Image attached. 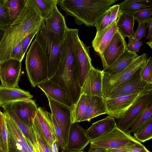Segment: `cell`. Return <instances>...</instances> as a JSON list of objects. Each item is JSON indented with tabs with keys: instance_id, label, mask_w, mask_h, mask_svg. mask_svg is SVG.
Returning <instances> with one entry per match:
<instances>
[{
	"instance_id": "31",
	"label": "cell",
	"mask_w": 152,
	"mask_h": 152,
	"mask_svg": "<svg viewBox=\"0 0 152 152\" xmlns=\"http://www.w3.org/2000/svg\"><path fill=\"white\" fill-rule=\"evenodd\" d=\"M1 106L3 108L4 112H6L15 122L33 147L35 142L33 134L30 129L19 119L8 104L3 105Z\"/></svg>"
},
{
	"instance_id": "52",
	"label": "cell",
	"mask_w": 152,
	"mask_h": 152,
	"mask_svg": "<svg viewBox=\"0 0 152 152\" xmlns=\"http://www.w3.org/2000/svg\"><path fill=\"white\" fill-rule=\"evenodd\" d=\"M6 0H0V6H4L5 5Z\"/></svg>"
},
{
	"instance_id": "24",
	"label": "cell",
	"mask_w": 152,
	"mask_h": 152,
	"mask_svg": "<svg viewBox=\"0 0 152 152\" xmlns=\"http://www.w3.org/2000/svg\"><path fill=\"white\" fill-rule=\"evenodd\" d=\"M107 110L102 97L88 96V102L83 121L90 122L93 118L107 114Z\"/></svg>"
},
{
	"instance_id": "20",
	"label": "cell",
	"mask_w": 152,
	"mask_h": 152,
	"mask_svg": "<svg viewBox=\"0 0 152 152\" xmlns=\"http://www.w3.org/2000/svg\"><path fill=\"white\" fill-rule=\"evenodd\" d=\"M117 127L114 118L108 115L92 123L91 126L86 130V133L92 141L108 134Z\"/></svg>"
},
{
	"instance_id": "40",
	"label": "cell",
	"mask_w": 152,
	"mask_h": 152,
	"mask_svg": "<svg viewBox=\"0 0 152 152\" xmlns=\"http://www.w3.org/2000/svg\"><path fill=\"white\" fill-rule=\"evenodd\" d=\"M52 116L58 148L61 150V152H65L66 151V149L63 141L61 130L58 126L54 117L52 114Z\"/></svg>"
},
{
	"instance_id": "26",
	"label": "cell",
	"mask_w": 152,
	"mask_h": 152,
	"mask_svg": "<svg viewBox=\"0 0 152 152\" xmlns=\"http://www.w3.org/2000/svg\"><path fill=\"white\" fill-rule=\"evenodd\" d=\"M139 73V72L130 81L113 91L107 99L115 98L120 95L142 90L152 86V84H148L140 81Z\"/></svg>"
},
{
	"instance_id": "2",
	"label": "cell",
	"mask_w": 152,
	"mask_h": 152,
	"mask_svg": "<svg viewBox=\"0 0 152 152\" xmlns=\"http://www.w3.org/2000/svg\"><path fill=\"white\" fill-rule=\"evenodd\" d=\"M75 37L72 35L65 36L58 69L50 79L65 91L72 104L77 101L81 91L75 53Z\"/></svg>"
},
{
	"instance_id": "47",
	"label": "cell",
	"mask_w": 152,
	"mask_h": 152,
	"mask_svg": "<svg viewBox=\"0 0 152 152\" xmlns=\"http://www.w3.org/2000/svg\"><path fill=\"white\" fill-rule=\"evenodd\" d=\"M146 27L148 28V32L146 39L148 40L146 43L152 49V18L151 17L146 23Z\"/></svg>"
},
{
	"instance_id": "4",
	"label": "cell",
	"mask_w": 152,
	"mask_h": 152,
	"mask_svg": "<svg viewBox=\"0 0 152 152\" xmlns=\"http://www.w3.org/2000/svg\"><path fill=\"white\" fill-rule=\"evenodd\" d=\"M28 79L33 87L48 80L46 59L39 44L35 39L27 53L25 61Z\"/></svg>"
},
{
	"instance_id": "30",
	"label": "cell",
	"mask_w": 152,
	"mask_h": 152,
	"mask_svg": "<svg viewBox=\"0 0 152 152\" xmlns=\"http://www.w3.org/2000/svg\"><path fill=\"white\" fill-rule=\"evenodd\" d=\"M29 3L37 11L45 22L51 15L58 0H28Z\"/></svg>"
},
{
	"instance_id": "46",
	"label": "cell",
	"mask_w": 152,
	"mask_h": 152,
	"mask_svg": "<svg viewBox=\"0 0 152 152\" xmlns=\"http://www.w3.org/2000/svg\"><path fill=\"white\" fill-rule=\"evenodd\" d=\"M110 14L109 25L117 20L120 14V6L119 4H115L110 7Z\"/></svg>"
},
{
	"instance_id": "15",
	"label": "cell",
	"mask_w": 152,
	"mask_h": 152,
	"mask_svg": "<svg viewBox=\"0 0 152 152\" xmlns=\"http://www.w3.org/2000/svg\"><path fill=\"white\" fill-rule=\"evenodd\" d=\"M7 104L19 119L30 129L38 110L35 101L28 99Z\"/></svg>"
},
{
	"instance_id": "8",
	"label": "cell",
	"mask_w": 152,
	"mask_h": 152,
	"mask_svg": "<svg viewBox=\"0 0 152 152\" xmlns=\"http://www.w3.org/2000/svg\"><path fill=\"white\" fill-rule=\"evenodd\" d=\"M90 144L105 149H115L134 146L141 143L135 139L128 131L117 127L108 134L91 141Z\"/></svg>"
},
{
	"instance_id": "48",
	"label": "cell",
	"mask_w": 152,
	"mask_h": 152,
	"mask_svg": "<svg viewBox=\"0 0 152 152\" xmlns=\"http://www.w3.org/2000/svg\"><path fill=\"white\" fill-rule=\"evenodd\" d=\"M88 152H107L106 149L90 144Z\"/></svg>"
},
{
	"instance_id": "1",
	"label": "cell",
	"mask_w": 152,
	"mask_h": 152,
	"mask_svg": "<svg viewBox=\"0 0 152 152\" xmlns=\"http://www.w3.org/2000/svg\"><path fill=\"white\" fill-rule=\"evenodd\" d=\"M45 22L37 11L27 0L20 13L7 28L0 43V64L10 59L13 49L29 34L44 29Z\"/></svg>"
},
{
	"instance_id": "38",
	"label": "cell",
	"mask_w": 152,
	"mask_h": 152,
	"mask_svg": "<svg viewBox=\"0 0 152 152\" xmlns=\"http://www.w3.org/2000/svg\"><path fill=\"white\" fill-rule=\"evenodd\" d=\"M110 14V8L98 20L95 26L96 32L99 31L107 27L109 24Z\"/></svg>"
},
{
	"instance_id": "3",
	"label": "cell",
	"mask_w": 152,
	"mask_h": 152,
	"mask_svg": "<svg viewBox=\"0 0 152 152\" xmlns=\"http://www.w3.org/2000/svg\"><path fill=\"white\" fill-rule=\"evenodd\" d=\"M118 0H58L66 15L73 17L76 24L95 26L99 18Z\"/></svg>"
},
{
	"instance_id": "16",
	"label": "cell",
	"mask_w": 152,
	"mask_h": 152,
	"mask_svg": "<svg viewBox=\"0 0 152 152\" xmlns=\"http://www.w3.org/2000/svg\"><path fill=\"white\" fill-rule=\"evenodd\" d=\"M102 71L93 66L88 72L81 88V94L102 97Z\"/></svg>"
},
{
	"instance_id": "22",
	"label": "cell",
	"mask_w": 152,
	"mask_h": 152,
	"mask_svg": "<svg viewBox=\"0 0 152 152\" xmlns=\"http://www.w3.org/2000/svg\"><path fill=\"white\" fill-rule=\"evenodd\" d=\"M117 20L113 21L104 29L96 32L92 42V46L98 54L101 53L117 31Z\"/></svg>"
},
{
	"instance_id": "11",
	"label": "cell",
	"mask_w": 152,
	"mask_h": 152,
	"mask_svg": "<svg viewBox=\"0 0 152 152\" xmlns=\"http://www.w3.org/2000/svg\"><path fill=\"white\" fill-rule=\"evenodd\" d=\"M90 47L87 46L80 40L78 34L76 35L75 42V53L78 83L81 88L88 72L93 66L90 56Z\"/></svg>"
},
{
	"instance_id": "50",
	"label": "cell",
	"mask_w": 152,
	"mask_h": 152,
	"mask_svg": "<svg viewBox=\"0 0 152 152\" xmlns=\"http://www.w3.org/2000/svg\"><path fill=\"white\" fill-rule=\"evenodd\" d=\"M4 119V116L3 114V113H2L0 110V134L1 131L2 123L3 119ZM0 149H1V145L0 141Z\"/></svg>"
},
{
	"instance_id": "51",
	"label": "cell",
	"mask_w": 152,
	"mask_h": 152,
	"mask_svg": "<svg viewBox=\"0 0 152 152\" xmlns=\"http://www.w3.org/2000/svg\"><path fill=\"white\" fill-rule=\"evenodd\" d=\"M6 28L0 26V43L4 37Z\"/></svg>"
},
{
	"instance_id": "29",
	"label": "cell",
	"mask_w": 152,
	"mask_h": 152,
	"mask_svg": "<svg viewBox=\"0 0 152 152\" xmlns=\"http://www.w3.org/2000/svg\"><path fill=\"white\" fill-rule=\"evenodd\" d=\"M88 96L81 94L76 103L71 108L72 124L83 121L87 107Z\"/></svg>"
},
{
	"instance_id": "34",
	"label": "cell",
	"mask_w": 152,
	"mask_h": 152,
	"mask_svg": "<svg viewBox=\"0 0 152 152\" xmlns=\"http://www.w3.org/2000/svg\"><path fill=\"white\" fill-rule=\"evenodd\" d=\"M139 77L140 81L148 84H152V58H148L140 70Z\"/></svg>"
},
{
	"instance_id": "5",
	"label": "cell",
	"mask_w": 152,
	"mask_h": 152,
	"mask_svg": "<svg viewBox=\"0 0 152 152\" xmlns=\"http://www.w3.org/2000/svg\"><path fill=\"white\" fill-rule=\"evenodd\" d=\"M35 39L41 47L45 56L48 77L50 79L58 71L63 49V41L53 33H45L43 29L39 30Z\"/></svg>"
},
{
	"instance_id": "44",
	"label": "cell",
	"mask_w": 152,
	"mask_h": 152,
	"mask_svg": "<svg viewBox=\"0 0 152 152\" xmlns=\"http://www.w3.org/2000/svg\"><path fill=\"white\" fill-rule=\"evenodd\" d=\"M22 41L13 49L10 54V59H13L21 62L24 56L22 52Z\"/></svg>"
},
{
	"instance_id": "19",
	"label": "cell",
	"mask_w": 152,
	"mask_h": 152,
	"mask_svg": "<svg viewBox=\"0 0 152 152\" xmlns=\"http://www.w3.org/2000/svg\"><path fill=\"white\" fill-rule=\"evenodd\" d=\"M67 26L64 16L56 6L50 16L45 22L43 29L45 33H53L63 41L66 30Z\"/></svg>"
},
{
	"instance_id": "53",
	"label": "cell",
	"mask_w": 152,
	"mask_h": 152,
	"mask_svg": "<svg viewBox=\"0 0 152 152\" xmlns=\"http://www.w3.org/2000/svg\"><path fill=\"white\" fill-rule=\"evenodd\" d=\"M85 152L83 151H68V152Z\"/></svg>"
},
{
	"instance_id": "9",
	"label": "cell",
	"mask_w": 152,
	"mask_h": 152,
	"mask_svg": "<svg viewBox=\"0 0 152 152\" xmlns=\"http://www.w3.org/2000/svg\"><path fill=\"white\" fill-rule=\"evenodd\" d=\"M45 94L48 100L51 114L54 117L61 130L66 151L69 131L72 124L71 120V108Z\"/></svg>"
},
{
	"instance_id": "7",
	"label": "cell",
	"mask_w": 152,
	"mask_h": 152,
	"mask_svg": "<svg viewBox=\"0 0 152 152\" xmlns=\"http://www.w3.org/2000/svg\"><path fill=\"white\" fill-rule=\"evenodd\" d=\"M151 91L152 86H151L115 98L104 99L107 110L106 114L114 118H120L128 109Z\"/></svg>"
},
{
	"instance_id": "41",
	"label": "cell",
	"mask_w": 152,
	"mask_h": 152,
	"mask_svg": "<svg viewBox=\"0 0 152 152\" xmlns=\"http://www.w3.org/2000/svg\"><path fill=\"white\" fill-rule=\"evenodd\" d=\"M10 25L9 16L8 9L6 5L0 6V26L7 28Z\"/></svg>"
},
{
	"instance_id": "37",
	"label": "cell",
	"mask_w": 152,
	"mask_h": 152,
	"mask_svg": "<svg viewBox=\"0 0 152 152\" xmlns=\"http://www.w3.org/2000/svg\"><path fill=\"white\" fill-rule=\"evenodd\" d=\"M106 150L107 152H150L142 143L120 148Z\"/></svg>"
},
{
	"instance_id": "42",
	"label": "cell",
	"mask_w": 152,
	"mask_h": 152,
	"mask_svg": "<svg viewBox=\"0 0 152 152\" xmlns=\"http://www.w3.org/2000/svg\"><path fill=\"white\" fill-rule=\"evenodd\" d=\"M128 38V42L126 47L127 49L134 53L139 52L140 48L143 45L142 42L135 39L132 36Z\"/></svg>"
},
{
	"instance_id": "45",
	"label": "cell",
	"mask_w": 152,
	"mask_h": 152,
	"mask_svg": "<svg viewBox=\"0 0 152 152\" xmlns=\"http://www.w3.org/2000/svg\"><path fill=\"white\" fill-rule=\"evenodd\" d=\"M38 30H36L31 33L28 34L22 41V52L24 56L32 39L35 35L36 34Z\"/></svg>"
},
{
	"instance_id": "6",
	"label": "cell",
	"mask_w": 152,
	"mask_h": 152,
	"mask_svg": "<svg viewBox=\"0 0 152 152\" xmlns=\"http://www.w3.org/2000/svg\"><path fill=\"white\" fill-rule=\"evenodd\" d=\"M148 58V55L143 53L118 73L108 75L103 72L102 93L103 98H107L113 91L131 80L139 72Z\"/></svg>"
},
{
	"instance_id": "35",
	"label": "cell",
	"mask_w": 152,
	"mask_h": 152,
	"mask_svg": "<svg viewBox=\"0 0 152 152\" xmlns=\"http://www.w3.org/2000/svg\"><path fill=\"white\" fill-rule=\"evenodd\" d=\"M152 115V104L142 112L130 129L128 131V132L131 133L136 131L145 123Z\"/></svg>"
},
{
	"instance_id": "54",
	"label": "cell",
	"mask_w": 152,
	"mask_h": 152,
	"mask_svg": "<svg viewBox=\"0 0 152 152\" xmlns=\"http://www.w3.org/2000/svg\"><path fill=\"white\" fill-rule=\"evenodd\" d=\"M0 152H4L2 149H0Z\"/></svg>"
},
{
	"instance_id": "25",
	"label": "cell",
	"mask_w": 152,
	"mask_h": 152,
	"mask_svg": "<svg viewBox=\"0 0 152 152\" xmlns=\"http://www.w3.org/2000/svg\"><path fill=\"white\" fill-rule=\"evenodd\" d=\"M138 55L126 48L123 54L114 63L107 67L103 69V73L106 74H112L118 73L129 65Z\"/></svg>"
},
{
	"instance_id": "28",
	"label": "cell",
	"mask_w": 152,
	"mask_h": 152,
	"mask_svg": "<svg viewBox=\"0 0 152 152\" xmlns=\"http://www.w3.org/2000/svg\"><path fill=\"white\" fill-rule=\"evenodd\" d=\"M134 18L130 15L120 12L117 20V27L118 30L125 38L132 36L134 34Z\"/></svg>"
},
{
	"instance_id": "33",
	"label": "cell",
	"mask_w": 152,
	"mask_h": 152,
	"mask_svg": "<svg viewBox=\"0 0 152 152\" xmlns=\"http://www.w3.org/2000/svg\"><path fill=\"white\" fill-rule=\"evenodd\" d=\"M140 142H144L152 138V116L136 131L133 137Z\"/></svg>"
},
{
	"instance_id": "18",
	"label": "cell",
	"mask_w": 152,
	"mask_h": 152,
	"mask_svg": "<svg viewBox=\"0 0 152 152\" xmlns=\"http://www.w3.org/2000/svg\"><path fill=\"white\" fill-rule=\"evenodd\" d=\"M91 141L86 135V130L76 123L72 124L66 149L65 152L82 151Z\"/></svg>"
},
{
	"instance_id": "36",
	"label": "cell",
	"mask_w": 152,
	"mask_h": 152,
	"mask_svg": "<svg viewBox=\"0 0 152 152\" xmlns=\"http://www.w3.org/2000/svg\"><path fill=\"white\" fill-rule=\"evenodd\" d=\"M152 15V8L143 9L138 11L133 14L135 20L138 23H146L151 17Z\"/></svg>"
},
{
	"instance_id": "14",
	"label": "cell",
	"mask_w": 152,
	"mask_h": 152,
	"mask_svg": "<svg viewBox=\"0 0 152 152\" xmlns=\"http://www.w3.org/2000/svg\"><path fill=\"white\" fill-rule=\"evenodd\" d=\"M21 68V62L13 59L0 64L1 85L6 87H18Z\"/></svg>"
},
{
	"instance_id": "43",
	"label": "cell",
	"mask_w": 152,
	"mask_h": 152,
	"mask_svg": "<svg viewBox=\"0 0 152 152\" xmlns=\"http://www.w3.org/2000/svg\"><path fill=\"white\" fill-rule=\"evenodd\" d=\"M147 27L145 23H139L135 32L132 36L135 39L140 41L144 37H146Z\"/></svg>"
},
{
	"instance_id": "39",
	"label": "cell",
	"mask_w": 152,
	"mask_h": 152,
	"mask_svg": "<svg viewBox=\"0 0 152 152\" xmlns=\"http://www.w3.org/2000/svg\"><path fill=\"white\" fill-rule=\"evenodd\" d=\"M0 141L2 150L4 152H8V134L4 117L0 134Z\"/></svg>"
},
{
	"instance_id": "21",
	"label": "cell",
	"mask_w": 152,
	"mask_h": 152,
	"mask_svg": "<svg viewBox=\"0 0 152 152\" xmlns=\"http://www.w3.org/2000/svg\"><path fill=\"white\" fill-rule=\"evenodd\" d=\"M50 97L71 108L72 104L65 91L58 85L50 80H48L37 86Z\"/></svg>"
},
{
	"instance_id": "27",
	"label": "cell",
	"mask_w": 152,
	"mask_h": 152,
	"mask_svg": "<svg viewBox=\"0 0 152 152\" xmlns=\"http://www.w3.org/2000/svg\"><path fill=\"white\" fill-rule=\"evenodd\" d=\"M119 4L120 12L130 15L141 10L152 8L151 0H126Z\"/></svg>"
},
{
	"instance_id": "23",
	"label": "cell",
	"mask_w": 152,
	"mask_h": 152,
	"mask_svg": "<svg viewBox=\"0 0 152 152\" xmlns=\"http://www.w3.org/2000/svg\"><path fill=\"white\" fill-rule=\"evenodd\" d=\"M33 97L28 91L19 87H6L0 85V106Z\"/></svg>"
},
{
	"instance_id": "49",
	"label": "cell",
	"mask_w": 152,
	"mask_h": 152,
	"mask_svg": "<svg viewBox=\"0 0 152 152\" xmlns=\"http://www.w3.org/2000/svg\"><path fill=\"white\" fill-rule=\"evenodd\" d=\"M58 148L57 141L53 142L51 146V152H58Z\"/></svg>"
},
{
	"instance_id": "10",
	"label": "cell",
	"mask_w": 152,
	"mask_h": 152,
	"mask_svg": "<svg viewBox=\"0 0 152 152\" xmlns=\"http://www.w3.org/2000/svg\"><path fill=\"white\" fill-rule=\"evenodd\" d=\"M152 104V91L142 97L128 109L120 118L117 119V127L127 132L134 124L142 112Z\"/></svg>"
},
{
	"instance_id": "17",
	"label": "cell",
	"mask_w": 152,
	"mask_h": 152,
	"mask_svg": "<svg viewBox=\"0 0 152 152\" xmlns=\"http://www.w3.org/2000/svg\"><path fill=\"white\" fill-rule=\"evenodd\" d=\"M51 148L53 142L57 141L52 114L43 108H38L34 119Z\"/></svg>"
},
{
	"instance_id": "32",
	"label": "cell",
	"mask_w": 152,
	"mask_h": 152,
	"mask_svg": "<svg viewBox=\"0 0 152 152\" xmlns=\"http://www.w3.org/2000/svg\"><path fill=\"white\" fill-rule=\"evenodd\" d=\"M27 0H6L5 5L9 12L10 24L18 16L24 7Z\"/></svg>"
},
{
	"instance_id": "12",
	"label": "cell",
	"mask_w": 152,
	"mask_h": 152,
	"mask_svg": "<svg viewBox=\"0 0 152 152\" xmlns=\"http://www.w3.org/2000/svg\"><path fill=\"white\" fill-rule=\"evenodd\" d=\"M127 45L125 38L118 30L103 52L98 54L103 69L112 64L123 54Z\"/></svg>"
},
{
	"instance_id": "13",
	"label": "cell",
	"mask_w": 152,
	"mask_h": 152,
	"mask_svg": "<svg viewBox=\"0 0 152 152\" xmlns=\"http://www.w3.org/2000/svg\"><path fill=\"white\" fill-rule=\"evenodd\" d=\"M8 134V152H28L24 136L13 120L3 113Z\"/></svg>"
}]
</instances>
